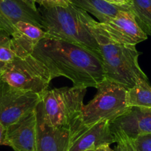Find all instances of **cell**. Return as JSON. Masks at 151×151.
Masks as SVG:
<instances>
[{
  "mask_svg": "<svg viewBox=\"0 0 151 151\" xmlns=\"http://www.w3.org/2000/svg\"><path fill=\"white\" fill-rule=\"evenodd\" d=\"M32 56L45 65L53 79L64 76L75 87L96 88L105 79L101 58L68 42L45 38L35 47Z\"/></svg>",
  "mask_w": 151,
  "mask_h": 151,
  "instance_id": "obj_1",
  "label": "cell"
},
{
  "mask_svg": "<svg viewBox=\"0 0 151 151\" xmlns=\"http://www.w3.org/2000/svg\"><path fill=\"white\" fill-rule=\"evenodd\" d=\"M90 31L95 38L100 49L104 78L126 90L133 88L140 79H148L139 66L140 53L136 46L124 45L107 37L89 14H84Z\"/></svg>",
  "mask_w": 151,
  "mask_h": 151,
  "instance_id": "obj_2",
  "label": "cell"
},
{
  "mask_svg": "<svg viewBox=\"0 0 151 151\" xmlns=\"http://www.w3.org/2000/svg\"><path fill=\"white\" fill-rule=\"evenodd\" d=\"M86 91V88L75 86L47 90L41 95L36 109L49 125L70 130L75 139L88 129L84 127L82 122Z\"/></svg>",
  "mask_w": 151,
  "mask_h": 151,
  "instance_id": "obj_3",
  "label": "cell"
},
{
  "mask_svg": "<svg viewBox=\"0 0 151 151\" xmlns=\"http://www.w3.org/2000/svg\"><path fill=\"white\" fill-rule=\"evenodd\" d=\"M39 11L49 38L79 45L101 58L99 47L85 22L84 10L70 4L67 7H41Z\"/></svg>",
  "mask_w": 151,
  "mask_h": 151,
  "instance_id": "obj_4",
  "label": "cell"
},
{
  "mask_svg": "<svg viewBox=\"0 0 151 151\" xmlns=\"http://www.w3.org/2000/svg\"><path fill=\"white\" fill-rule=\"evenodd\" d=\"M97 93L92 100L84 104L82 122L88 128L99 122H112L130 108L126 103V91L123 87L104 79L96 88Z\"/></svg>",
  "mask_w": 151,
  "mask_h": 151,
  "instance_id": "obj_5",
  "label": "cell"
},
{
  "mask_svg": "<svg viewBox=\"0 0 151 151\" xmlns=\"http://www.w3.org/2000/svg\"><path fill=\"white\" fill-rule=\"evenodd\" d=\"M53 79L45 65L32 55L16 56L5 66L0 82L17 89L42 95Z\"/></svg>",
  "mask_w": 151,
  "mask_h": 151,
  "instance_id": "obj_6",
  "label": "cell"
},
{
  "mask_svg": "<svg viewBox=\"0 0 151 151\" xmlns=\"http://www.w3.org/2000/svg\"><path fill=\"white\" fill-rule=\"evenodd\" d=\"M40 100V94L17 89L0 82V123L7 127L27 112L34 110Z\"/></svg>",
  "mask_w": 151,
  "mask_h": 151,
  "instance_id": "obj_7",
  "label": "cell"
},
{
  "mask_svg": "<svg viewBox=\"0 0 151 151\" xmlns=\"http://www.w3.org/2000/svg\"><path fill=\"white\" fill-rule=\"evenodd\" d=\"M98 25L113 41L135 45L147 40V35L139 27L131 11H122L115 18Z\"/></svg>",
  "mask_w": 151,
  "mask_h": 151,
  "instance_id": "obj_8",
  "label": "cell"
},
{
  "mask_svg": "<svg viewBox=\"0 0 151 151\" xmlns=\"http://www.w3.org/2000/svg\"><path fill=\"white\" fill-rule=\"evenodd\" d=\"M110 125L116 142L119 137L132 139L151 133V108L130 107L126 113L110 122Z\"/></svg>",
  "mask_w": 151,
  "mask_h": 151,
  "instance_id": "obj_9",
  "label": "cell"
},
{
  "mask_svg": "<svg viewBox=\"0 0 151 151\" xmlns=\"http://www.w3.org/2000/svg\"><path fill=\"white\" fill-rule=\"evenodd\" d=\"M14 151H36V108L6 127L4 145Z\"/></svg>",
  "mask_w": 151,
  "mask_h": 151,
  "instance_id": "obj_10",
  "label": "cell"
},
{
  "mask_svg": "<svg viewBox=\"0 0 151 151\" xmlns=\"http://www.w3.org/2000/svg\"><path fill=\"white\" fill-rule=\"evenodd\" d=\"M27 22L43 29L41 14L22 0H0V30L10 36L19 22Z\"/></svg>",
  "mask_w": 151,
  "mask_h": 151,
  "instance_id": "obj_11",
  "label": "cell"
},
{
  "mask_svg": "<svg viewBox=\"0 0 151 151\" xmlns=\"http://www.w3.org/2000/svg\"><path fill=\"white\" fill-rule=\"evenodd\" d=\"M36 151H68L74 139L70 130L50 126L36 109Z\"/></svg>",
  "mask_w": 151,
  "mask_h": 151,
  "instance_id": "obj_12",
  "label": "cell"
},
{
  "mask_svg": "<svg viewBox=\"0 0 151 151\" xmlns=\"http://www.w3.org/2000/svg\"><path fill=\"white\" fill-rule=\"evenodd\" d=\"M48 35L44 29L27 22H19L14 26L11 43L15 56L24 58L32 55L40 41Z\"/></svg>",
  "mask_w": 151,
  "mask_h": 151,
  "instance_id": "obj_13",
  "label": "cell"
},
{
  "mask_svg": "<svg viewBox=\"0 0 151 151\" xmlns=\"http://www.w3.org/2000/svg\"><path fill=\"white\" fill-rule=\"evenodd\" d=\"M116 142L110 129V122L104 120L88 127L73 140L68 151H86L96 150L104 145Z\"/></svg>",
  "mask_w": 151,
  "mask_h": 151,
  "instance_id": "obj_14",
  "label": "cell"
},
{
  "mask_svg": "<svg viewBox=\"0 0 151 151\" xmlns=\"http://www.w3.org/2000/svg\"><path fill=\"white\" fill-rule=\"evenodd\" d=\"M72 4L92 14L99 23L113 19L122 11H131L130 5H116L106 0H72Z\"/></svg>",
  "mask_w": 151,
  "mask_h": 151,
  "instance_id": "obj_15",
  "label": "cell"
},
{
  "mask_svg": "<svg viewBox=\"0 0 151 151\" xmlns=\"http://www.w3.org/2000/svg\"><path fill=\"white\" fill-rule=\"evenodd\" d=\"M128 107L151 108V86L148 79H140L133 88L126 91Z\"/></svg>",
  "mask_w": 151,
  "mask_h": 151,
  "instance_id": "obj_16",
  "label": "cell"
},
{
  "mask_svg": "<svg viewBox=\"0 0 151 151\" xmlns=\"http://www.w3.org/2000/svg\"><path fill=\"white\" fill-rule=\"evenodd\" d=\"M130 10L139 27L151 36V0H131Z\"/></svg>",
  "mask_w": 151,
  "mask_h": 151,
  "instance_id": "obj_17",
  "label": "cell"
},
{
  "mask_svg": "<svg viewBox=\"0 0 151 151\" xmlns=\"http://www.w3.org/2000/svg\"><path fill=\"white\" fill-rule=\"evenodd\" d=\"M16 57L12 47L11 36L0 30V62L8 63Z\"/></svg>",
  "mask_w": 151,
  "mask_h": 151,
  "instance_id": "obj_18",
  "label": "cell"
},
{
  "mask_svg": "<svg viewBox=\"0 0 151 151\" xmlns=\"http://www.w3.org/2000/svg\"><path fill=\"white\" fill-rule=\"evenodd\" d=\"M130 141L135 151H151V133L139 135Z\"/></svg>",
  "mask_w": 151,
  "mask_h": 151,
  "instance_id": "obj_19",
  "label": "cell"
},
{
  "mask_svg": "<svg viewBox=\"0 0 151 151\" xmlns=\"http://www.w3.org/2000/svg\"><path fill=\"white\" fill-rule=\"evenodd\" d=\"M35 3H38L41 7L45 8L55 7H67L72 4V0H34Z\"/></svg>",
  "mask_w": 151,
  "mask_h": 151,
  "instance_id": "obj_20",
  "label": "cell"
},
{
  "mask_svg": "<svg viewBox=\"0 0 151 151\" xmlns=\"http://www.w3.org/2000/svg\"><path fill=\"white\" fill-rule=\"evenodd\" d=\"M117 145L115 147V151H128L127 141L124 137H120L117 139Z\"/></svg>",
  "mask_w": 151,
  "mask_h": 151,
  "instance_id": "obj_21",
  "label": "cell"
},
{
  "mask_svg": "<svg viewBox=\"0 0 151 151\" xmlns=\"http://www.w3.org/2000/svg\"><path fill=\"white\" fill-rule=\"evenodd\" d=\"M6 135V127L0 123V145H3Z\"/></svg>",
  "mask_w": 151,
  "mask_h": 151,
  "instance_id": "obj_22",
  "label": "cell"
},
{
  "mask_svg": "<svg viewBox=\"0 0 151 151\" xmlns=\"http://www.w3.org/2000/svg\"><path fill=\"white\" fill-rule=\"evenodd\" d=\"M107 2L119 5H130L131 0H106Z\"/></svg>",
  "mask_w": 151,
  "mask_h": 151,
  "instance_id": "obj_23",
  "label": "cell"
},
{
  "mask_svg": "<svg viewBox=\"0 0 151 151\" xmlns=\"http://www.w3.org/2000/svg\"><path fill=\"white\" fill-rule=\"evenodd\" d=\"M95 151H115V150L111 149L110 145H104V146H101L100 147L97 148Z\"/></svg>",
  "mask_w": 151,
  "mask_h": 151,
  "instance_id": "obj_24",
  "label": "cell"
},
{
  "mask_svg": "<svg viewBox=\"0 0 151 151\" xmlns=\"http://www.w3.org/2000/svg\"><path fill=\"white\" fill-rule=\"evenodd\" d=\"M24 2H26L27 4H28L30 7H32L34 9H37L36 7V3L34 2V0H22Z\"/></svg>",
  "mask_w": 151,
  "mask_h": 151,
  "instance_id": "obj_25",
  "label": "cell"
},
{
  "mask_svg": "<svg viewBox=\"0 0 151 151\" xmlns=\"http://www.w3.org/2000/svg\"><path fill=\"white\" fill-rule=\"evenodd\" d=\"M8 64V63H7ZM6 63H4V62H0V79H1V77H2V75L4 72V70H5V66L7 65Z\"/></svg>",
  "mask_w": 151,
  "mask_h": 151,
  "instance_id": "obj_26",
  "label": "cell"
},
{
  "mask_svg": "<svg viewBox=\"0 0 151 151\" xmlns=\"http://www.w3.org/2000/svg\"><path fill=\"white\" fill-rule=\"evenodd\" d=\"M124 138H125L126 141H127V148H128V151H135L134 148H133V147L132 146L131 142H130V139H127V138H126V137H124ZM118 139H119V138H118Z\"/></svg>",
  "mask_w": 151,
  "mask_h": 151,
  "instance_id": "obj_27",
  "label": "cell"
},
{
  "mask_svg": "<svg viewBox=\"0 0 151 151\" xmlns=\"http://www.w3.org/2000/svg\"><path fill=\"white\" fill-rule=\"evenodd\" d=\"M86 151H95L94 150H86Z\"/></svg>",
  "mask_w": 151,
  "mask_h": 151,
  "instance_id": "obj_28",
  "label": "cell"
}]
</instances>
